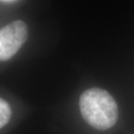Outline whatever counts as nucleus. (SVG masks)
I'll list each match as a JSON object with an SVG mask.
<instances>
[{
  "instance_id": "4",
  "label": "nucleus",
  "mask_w": 134,
  "mask_h": 134,
  "mask_svg": "<svg viewBox=\"0 0 134 134\" xmlns=\"http://www.w3.org/2000/svg\"><path fill=\"white\" fill-rule=\"evenodd\" d=\"M0 1H4V2H13L15 0H0Z\"/></svg>"
},
{
  "instance_id": "3",
  "label": "nucleus",
  "mask_w": 134,
  "mask_h": 134,
  "mask_svg": "<svg viewBox=\"0 0 134 134\" xmlns=\"http://www.w3.org/2000/svg\"><path fill=\"white\" fill-rule=\"evenodd\" d=\"M11 117V108L7 101L0 97V129L9 122Z\"/></svg>"
},
{
  "instance_id": "2",
  "label": "nucleus",
  "mask_w": 134,
  "mask_h": 134,
  "mask_svg": "<svg viewBox=\"0 0 134 134\" xmlns=\"http://www.w3.org/2000/svg\"><path fill=\"white\" fill-rule=\"evenodd\" d=\"M27 37L28 27L20 20L0 29V62L13 57L26 42Z\"/></svg>"
},
{
  "instance_id": "1",
  "label": "nucleus",
  "mask_w": 134,
  "mask_h": 134,
  "mask_svg": "<svg viewBox=\"0 0 134 134\" xmlns=\"http://www.w3.org/2000/svg\"><path fill=\"white\" fill-rule=\"evenodd\" d=\"M81 113L88 124L98 130L111 128L118 118L114 98L104 90L92 87L82 92L80 98Z\"/></svg>"
}]
</instances>
